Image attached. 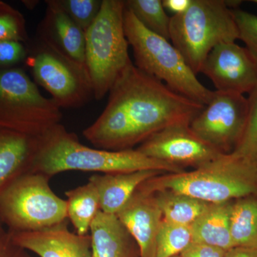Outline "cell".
I'll return each mask as SVG.
<instances>
[{"mask_svg":"<svg viewBox=\"0 0 257 257\" xmlns=\"http://www.w3.org/2000/svg\"><path fill=\"white\" fill-rule=\"evenodd\" d=\"M97 119L83 136L99 150H133L154 134L171 125L189 123L204 105L192 100L133 63L113 84Z\"/></svg>","mask_w":257,"mask_h":257,"instance_id":"obj_1","label":"cell"},{"mask_svg":"<svg viewBox=\"0 0 257 257\" xmlns=\"http://www.w3.org/2000/svg\"><path fill=\"white\" fill-rule=\"evenodd\" d=\"M156 170L164 173H181L184 169L144 155L138 150L107 151L85 146L76 134L62 124L55 125L38 138L32 172L49 177L67 171L128 173Z\"/></svg>","mask_w":257,"mask_h":257,"instance_id":"obj_2","label":"cell"},{"mask_svg":"<svg viewBox=\"0 0 257 257\" xmlns=\"http://www.w3.org/2000/svg\"><path fill=\"white\" fill-rule=\"evenodd\" d=\"M140 188L186 194L216 204L257 196V165L223 155L205 166L181 173H164L147 179Z\"/></svg>","mask_w":257,"mask_h":257,"instance_id":"obj_3","label":"cell"},{"mask_svg":"<svg viewBox=\"0 0 257 257\" xmlns=\"http://www.w3.org/2000/svg\"><path fill=\"white\" fill-rule=\"evenodd\" d=\"M124 28L138 69L162 81L175 92L207 105L214 91L199 82L182 54L170 41L145 28L126 6Z\"/></svg>","mask_w":257,"mask_h":257,"instance_id":"obj_4","label":"cell"},{"mask_svg":"<svg viewBox=\"0 0 257 257\" xmlns=\"http://www.w3.org/2000/svg\"><path fill=\"white\" fill-rule=\"evenodd\" d=\"M237 40L232 10L224 0H192L187 11L171 17L170 40L196 75L216 45Z\"/></svg>","mask_w":257,"mask_h":257,"instance_id":"obj_5","label":"cell"},{"mask_svg":"<svg viewBox=\"0 0 257 257\" xmlns=\"http://www.w3.org/2000/svg\"><path fill=\"white\" fill-rule=\"evenodd\" d=\"M124 10L123 0H102L98 16L85 32V67L96 100L109 93L133 63L124 32Z\"/></svg>","mask_w":257,"mask_h":257,"instance_id":"obj_6","label":"cell"},{"mask_svg":"<svg viewBox=\"0 0 257 257\" xmlns=\"http://www.w3.org/2000/svg\"><path fill=\"white\" fill-rule=\"evenodd\" d=\"M50 179L30 172L0 194V221L10 232L38 231L67 221V201L54 192Z\"/></svg>","mask_w":257,"mask_h":257,"instance_id":"obj_7","label":"cell"},{"mask_svg":"<svg viewBox=\"0 0 257 257\" xmlns=\"http://www.w3.org/2000/svg\"><path fill=\"white\" fill-rule=\"evenodd\" d=\"M61 109L23 69H0V128L39 138L60 124Z\"/></svg>","mask_w":257,"mask_h":257,"instance_id":"obj_8","label":"cell"},{"mask_svg":"<svg viewBox=\"0 0 257 257\" xmlns=\"http://www.w3.org/2000/svg\"><path fill=\"white\" fill-rule=\"evenodd\" d=\"M27 62L36 84L50 93L60 109H76L94 98L87 69L39 41Z\"/></svg>","mask_w":257,"mask_h":257,"instance_id":"obj_9","label":"cell"},{"mask_svg":"<svg viewBox=\"0 0 257 257\" xmlns=\"http://www.w3.org/2000/svg\"><path fill=\"white\" fill-rule=\"evenodd\" d=\"M248 109V99L243 94L214 91L211 100L189 126L203 141L230 155L244 130Z\"/></svg>","mask_w":257,"mask_h":257,"instance_id":"obj_10","label":"cell"},{"mask_svg":"<svg viewBox=\"0 0 257 257\" xmlns=\"http://www.w3.org/2000/svg\"><path fill=\"white\" fill-rule=\"evenodd\" d=\"M189 124L167 126L147 138L137 150L147 157L182 168H199L224 155L199 138Z\"/></svg>","mask_w":257,"mask_h":257,"instance_id":"obj_11","label":"cell"},{"mask_svg":"<svg viewBox=\"0 0 257 257\" xmlns=\"http://www.w3.org/2000/svg\"><path fill=\"white\" fill-rule=\"evenodd\" d=\"M201 72L210 79L216 91L249 95L257 89V61L246 47L236 42L216 45Z\"/></svg>","mask_w":257,"mask_h":257,"instance_id":"obj_12","label":"cell"},{"mask_svg":"<svg viewBox=\"0 0 257 257\" xmlns=\"http://www.w3.org/2000/svg\"><path fill=\"white\" fill-rule=\"evenodd\" d=\"M116 216L138 243L140 257H156L164 218L155 194L139 187Z\"/></svg>","mask_w":257,"mask_h":257,"instance_id":"obj_13","label":"cell"},{"mask_svg":"<svg viewBox=\"0 0 257 257\" xmlns=\"http://www.w3.org/2000/svg\"><path fill=\"white\" fill-rule=\"evenodd\" d=\"M16 244L37 257H93L90 235L77 234L62 224L26 232H10Z\"/></svg>","mask_w":257,"mask_h":257,"instance_id":"obj_14","label":"cell"},{"mask_svg":"<svg viewBox=\"0 0 257 257\" xmlns=\"http://www.w3.org/2000/svg\"><path fill=\"white\" fill-rule=\"evenodd\" d=\"M46 12L37 30L39 41L85 67V32L55 4L46 0Z\"/></svg>","mask_w":257,"mask_h":257,"instance_id":"obj_15","label":"cell"},{"mask_svg":"<svg viewBox=\"0 0 257 257\" xmlns=\"http://www.w3.org/2000/svg\"><path fill=\"white\" fill-rule=\"evenodd\" d=\"M89 233L93 257H140L138 243L114 214L99 211Z\"/></svg>","mask_w":257,"mask_h":257,"instance_id":"obj_16","label":"cell"},{"mask_svg":"<svg viewBox=\"0 0 257 257\" xmlns=\"http://www.w3.org/2000/svg\"><path fill=\"white\" fill-rule=\"evenodd\" d=\"M38 138L0 128V194L31 171Z\"/></svg>","mask_w":257,"mask_h":257,"instance_id":"obj_17","label":"cell"},{"mask_svg":"<svg viewBox=\"0 0 257 257\" xmlns=\"http://www.w3.org/2000/svg\"><path fill=\"white\" fill-rule=\"evenodd\" d=\"M162 174L164 172L160 171L142 170L93 175L89 179L95 184L98 189L101 211L116 215L142 184Z\"/></svg>","mask_w":257,"mask_h":257,"instance_id":"obj_18","label":"cell"},{"mask_svg":"<svg viewBox=\"0 0 257 257\" xmlns=\"http://www.w3.org/2000/svg\"><path fill=\"white\" fill-rule=\"evenodd\" d=\"M233 201L211 204L207 210L189 226L193 243L209 245L225 251L234 247L231 236Z\"/></svg>","mask_w":257,"mask_h":257,"instance_id":"obj_19","label":"cell"},{"mask_svg":"<svg viewBox=\"0 0 257 257\" xmlns=\"http://www.w3.org/2000/svg\"><path fill=\"white\" fill-rule=\"evenodd\" d=\"M67 219L79 235L89 234L91 226L100 209L99 192L95 184L88 180L86 184L65 192Z\"/></svg>","mask_w":257,"mask_h":257,"instance_id":"obj_20","label":"cell"},{"mask_svg":"<svg viewBox=\"0 0 257 257\" xmlns=\"http://www.w3.org/2000/svg\"><path fill=\"white\" fill-rule=\"evenodd\" d=\"M154 194L164 220L183 226H190L212 204L172 191H160Z\"/></svg>","mask_w":257,"mask_h":257,"instance_id":"obj_21","label":"cell"},{"mask_svg":"<svg viewBox=\"0 0 257 257\" xmlns=\"http://www.w3.org/2000/svg\"><path fill=\"white\" fill-rule=\"evenodd\" d=\"M231 236L234 247L257 248V196L233 201Z\"/></svg>","mask_w":257,"mask_h":257,"instance_id":"obj_22","label":"cell"},{"mask_svg":"<svg viewBox=\"0 0 257 257\" xmlns=\"http://www.w3.org/2000/svg\"><path fill=\"white\" fill-rule=\"evenodd\" d=\"M125 6L147 30L170 41L171 17L162 0H126Z\"/></svg>","mask_w":257,"mask_h":257,"instance_id":"obj_23","label":"cell"},{"mask_svg":"<svg viewBox=\"0 0 257 257\" xmlns=\"http://www.w3.org/2000/svg\"><path fill=\"white\" fill-rule=\"evenodd\" d=\"M192 243L189 226L163 220L157 236L156 257L179 256Z\"/></svg>","mask_w":257,"mask_h":257,"instance_id":"obj_24","label":"cell"},{"mask_svg":"<svg viewBox=\"0 0 257 257\" xmlns=\"http://www.w3.org/2000/svg\"><path fill=\"white\" fill-rule=\"evenodd\" d=\"M248 116L241 138L232 155L257 165V89L248 96Z\"/></svg>","mask_w":257,"mask_h":257,"instance_id":"obj_25","label":"cell"},{"mask_svg":"<svg viewBox=\"0 0 257 257\" xmlns=\"http://www.w3.org/2000/svg\"><path fill=\"white\" fill-rule=\"evenodd\" d=\"M64 13L86 32L100 11L101 0H54Z\"/></svg>","mask_w":257,"mask_h":257,"instance_id":"obj_26","label":"cell"},{"mask_svg":"<svg viewBox=\"0 0 257 257\" xmlns=\"http://www.w3.org/2000/svg\"><path fill=\"white\" fill-rule=\"evenodd\" d=\"M26 21L23 14L5 2L0 1V40L28 41Z\"/></svg>","mask_w":257,"mask_h":257,"instance_id":"obj_27","label":"cell"},{"mask_svg":"<svg viewBox=\"0 0 257 257\" xmlns=\"http://www.w3.org/2000/svg\"><path fill=\"white\" fill-rule=\"evenodd\" d=\"M231 10L239 30V40L245 44V47L248 49L257 61L256 15L237 8Z\"/></svg>","mask_w":257,"mask_h":257,"instance_id":"obj_28","label":"cell"},{"mask_svg":"<svg viewBox=\"0 0 257 257\" xmlns=\"http://www.w3.org/2000/svg\"><path fill=\"white\" fill-rule=\"evenodd\" d=\"M29 51L23 42L0 40V69L13 68L27 60Z\"/></svg>","mask_w":257,"mask_h":257,"instance_id":"obj_29","label":"cell"},{"mask_svg":"<svg viewBox=\"0 0 257 257\" xmlns=\"http://www.w3.org/2000/svg\"><path fill=\"white\" fill-rule=\"evenodd\" d=\"M26 253L15 243L10 231L0 221V257H24Z\"/></svg>","mask_w":257,"mask_h":257,"instance_id":"obj_30","label":"cell"},{"mask_svg":"<svg viewBox=\"0 0 257 257\" xmlns=\"http://www.w3.org/2000/svg\"><path fill=\"white\" fill-rule=\"evenodd\" d=\"M226 251L221 248L202 244L192 243L181 253V257H225Z\"/></svg>","mask_w":257,"mask_h":257,"instance_id":"obj_31","label":"cell"},{"mask_svg":"<svg viewBox=\"0 0 257 257\" xmlns=\"http://www.w3.org/2000/svg\"><path fill=\"white\" fill-rule=\"evenodd\" d=\"M191 3H192V0H163L162 1L165 9L173 13V15L182 14L187 11Z\"/></svg>","mask_w":257,"mask_h":257,"instance_id":"obj_32","label":"cell"},{"mask_svg":"<svg viewBox=\"0 0 257 257\" xmlns=\"http://www.w3.org/2000/svg\"><path fill=\"white\" fill-rule=\"evenodd\" d=\"M225 257H257V248L236 246L227 250Z\"/></svg>","mask_w":257,"mask_h":257,"instance_id":"obj_33","label":"cell"},{"mask_svg":"<svg viewBox=\"0 0 257 257\" xmlns=\"http://www.w3.org/2000/svg\"><path fill=\"white\" fill-rule=\"evenodd\" d=\"M23 4L26 6L29 10H33L40 4V1L37 0H31V1H23Z\"/></svg>","mask_w":257,"mask_h":257,"instance_id":"obj_34","label":"cell"},{"mask_svg":"<svg viewBox=\"0 0 257 257\" xmlns=\"http://www.w3.org/2000/svg\"><path fill=\"white\" fill-rule=\"evenodd\" d=\"M24 257H37L36 256H32V255L29 254L28 252L26 253V254H25V256Z\"/></svg>","mask_w":257,"mask_h":257,"instance_id":"obj_35","label":"cell"},{"mask_svg":"<svg viewBox=\"0 0 257 257\" xmlns=\"http://www.w3.org/2000/svg\"><path fill=\"white\" fill-rule=\"evenodd\" d=\"M252 3H255V4L257 5V0H253Z\"/></svg>","mask_w":257,"mask_h":257,"instance_id":"obj_36","label":"cell"},{"mask_svg":"<svg viewBox=\"0 0 257 257\" xmlns=\"http://www.w3.org/2000/svg\"><path fill=\"white\" fill-rule=\"evenodd\" d=\"M174 257H181V256H179H179H174Z\"/></svg>","mask_w":257,"mask_h":257,"instance_id":"obj_37","label":"cell"}]
</instances>
